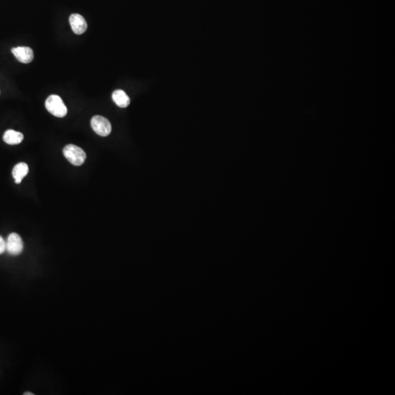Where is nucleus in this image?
<instances>
[{
	"instance_id": "nucleus-2",
	"label": "nucleus",
	"mask_w": 395,
	"mask_h": 395,
	"mask_svg": "<svg viewBox=\"0 0 395 395\" xmlns=\"http://www.w3.org/2000/svg\"><path fill=\"white\" fill-rule=\"evenodd\" d=\"M63 154L70 164L76 166L82 165L86 158L84 151L80 147L73 144L66 146L63 149Z\"/></svg>"
},
{
	"instance_id": "nucleus-6",
	"label": "nucleus",
	"mask_w": 395,
	"mask_h": 395,
	"mask_svg": "<svg viewBox=\"0 0 395 395\" xmlns=\"http://www.w3.org/2000/svg\"><path fill=\"white\" fill-rule=\"evenodd\" d=\"M70 26L73 33L76 34H82L87 30V23L85 18L80 14H72L69 18Z\"/></svg>"
},
{
	"instance_id": "nucleus-9",
	"label": "nucleus",
	"mask_w": 395,
	"mask_h": 395,
	"mask_svg": "<svg viewBox=\"0 0 395 395\" xmlns=\"http://www.w3.org/2000/svg\"><path fill=\"white\" fill-rule=\"evenodd\" d=\"M24 135L21 132H17L14 130H8L3 135V140L6 144L10 145H16L22 142Z\"/></svg>"
},
{
	"instance_id": "nucleus-1",
	"label": "nucleus",
	"mask_w": 395,
	"mask_h": 395,
	"mask_svg": "<svg viewBox=\"0 0 395 395\" xmlns=\"http://www.w3.org/2000/svg\"><path fill=\"white\" fill-rule=\"evenodd\" d=\"M45 106L49 113L57 117H64L67 115V107L62 100V98L58 95H50L46 99Z\"/></svg>"
},
{
	"instance_id": "nucleus-4",
	"label": "nucleus",
	"mask_w": 395,
	"mask_h": 395,
	"mask_svg": "<svg viewBox=\"0 0 395 395\" xmlns=\"http://www.w3.org/2000/svg\"><path fill=\"white\" fill-rule=\"evenodd\" d=\"M24 248V244L21 236L16 233H12L8 236L6 242V250L12 256L21 254Z\"/></svg>"
},
{
	"instance_id": "nucleus-10",
	"label": "nucleus",
	"mask_w": 395,
	"mask_h": 395,
	"mask_svg": "<svg viewBox=\"0 0 395 395\" xmlns=\"http://www.w3.org/2000/svg\"><path fill=\"white\" fill-rule=\"evenodd\" d=\"M6 250V242L0 236V255Z\"/></svg>"
},
{
	"instance_id": "nucleus-7",
	"label": "nucleus",
	"mask_w": 395,
	"mask_h": 395,
	"mask_svg": "<svg viewBox=\"0 0 395 395\" xmlns=\"http://www.w3.org/2000/svg\"><path fill=\"white\" fill-rule=\"evenodd\" d=\"M114 102L120 108H127L131 103V99L123 90L118 89L112 94Z\"/></svg>"
},
{
	"instance_id": "nucleus-3",
	"label": "nucleus",
	"mask_w": 395,
	"mask_h": 395,
	"mask_svg": "<svg viewBox=\"0 0 395 395\" xmlns=\"http://www.w3.org/2000/svg\"><path fill=\"white\" fill-rule=\"evenodd\" d=\"M91 126L93 131L100 136H108L112 132V125L106 118L102 116H93L91 119Z\"/></svg>"
},
{
	"instance_id": "nucleus-11",
	"label": "nucleus",
	"mask_w": 395,
	"mask_h": 395,
	"mask_svg": "<svg viewBox=\"0 0 395 395\" xmlns=\"http://www.w3.org/2000/svg\"><path fill=\"white\" fill-rule=\"evenodd\" d=\"M24 395H34V394L32 393V392H26V393L24 394Z\"/></svg>"
},
{
	"instance_id": "nucleus-8",
	"label": "nucleus",
	"mask_w": 395,
	"mask_h": 395,
	"mask_svg": "<svg viewBox=\"0 0 395 395\" xmlns=\"http://www.w3.org/2000/svg\"><path fill=\"white\" fill-rule=\"evenodd\" d=\"M29 172L28 165L25 163H19L14 166L13 169V177L16 184H20L23 179L27 175Z\"/></svg>"
},
{
	"instance_id": "nucleus-5",
	"label": "nucleus",
	"mask_w": 395,
	"mask_h": 395,
	"mask_svg": "<svg viewBox=\"0 0 395 395\" xmlns=\"http://www.w3.org/2000/svg\"><path fill=\"white\" fill-rule=\"evenodd\" d=\"M12 53L18 61L24 64L31 63L34 59V53L33 49L30 47L19 46L14 48L12 49Z\"/></svg>"
}]
</instances>
